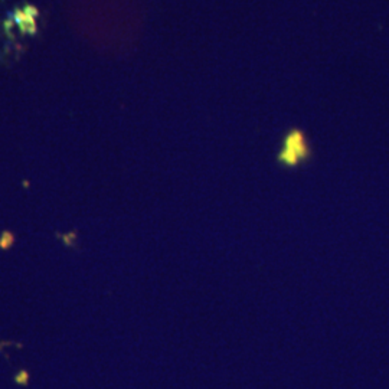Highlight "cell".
Here are the masks:
<instances>
[{"instance_id": "1", "label": "cell", "mask_w": 389, "mask_h": 389, "mask_svg": "<svg viewBox=\"0 0 389 389\" xmlns=\"http://www.w3.org/2000/svg\"><path fill=\"white\" fill-rule=\"evenodd\" d=\"M310 156V149L301 132H292L284 143V149L278 156V160L287 166H296L300 161Z\"/></svg>"}, {"instance_id": "2", "label": "cell", "mask_w": 389, "mask_h": 389, "mask_svg": "<svg viewBox=\"0 0 389 389\" xmlns=\"http://www.w3.org/2000/svg\"><path fill=\"white\" fill-rule=\"evenodd\" d=\"M15 244V235L10 231H3L0 235V250H9Z\"/></svg>"}, {"instance_id": "3", "label": "cell", "mask_w": 389, "mask_h": 389, "mask_svg": "<svg viewBox=\"0 0 389 389\" xmlns=\"http://www.w3.org/2000/svg\"><path fill=\"white\" fill-rule=\"evenodd\" d=\"M16 381H17L19 383H20V381H24V383H26V381H28V375H26V372H20V374L17 375Z\"/></svg>"}]
</instances>
